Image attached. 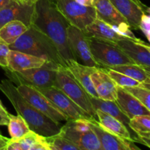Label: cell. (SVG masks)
<instances>
[{"label": "cell", "instance_id": "1f68e13d", "mask_svg": "<svg viewBox=\"0 0 150 150\" xmlns=\"http://www.w3.org/2000/svg\"><path fill=\"white\" fill-rule=\"evenodd\" d=\"M139 29L143 32L146 39L150 40V17L149 13H145L143 14L139 23Z\"/></svg>", "mask_w": 150, "mask_h": 150}, {"label": "cell", "instance_id": "ba28073f", "mask_svg": "<svg viewBox=\"0 0 150 150\" xmlns=\"http://www.w3.org/2000/svg\"><path fill=\"white\" fill-rule=\"evenodd\" d=\"M16 89L28 103L53 121L62 124L69 120L68 117L63 111L34 86L19 84L16 86Z\"/></svg>", "mask_w": 150, "mask_h": 150}, {"label": "cell", "instance_id": "484cf974", "mask_svg": "<svg viewBox=\"0 0 150 150\" xmlns=\"http://www.w3.org/2000/svg\"><path fill=\"white\" fill-rule=\"evenodd\" d=\"M129 126L141 138L144 145L150 147V115H139L133 117L130 120Z\"/></svg>", "mask_w": 150, "mask_h": 150}, {"label": "cell", "instance_id": "277c9868", "mask_svg": "<svg viewBox=\"0 0 150 150\" xmlns=\"http://www.w3.org/2000/svg\"><path fill=\"white\" fill-rule=\"evenodd\" d=\"M59 64L45 61L42 65L36 68L27 69L21 71H10L6 76L10 81L19 84H26L36 88H45L54 86Z\"/></svg>", "mask_w": 150, "mask_h": 150}, {"label": "cell", "instance_id": "e575fe53", "mask_svg": "<svg viewBox=\"0 0 150 150\" xmlns=\"http://www.w3.org/2000/svg\"><path fill=\"white\" fill-rule=\"evenodd\" d=\"M10 139H7V137H4L2 135L0 134V150H5L6 146L7 145Z\"/></svg>", "mask_w": 150, "mask_h": 150}, {"label": "cell", "instance_id": "8d00e7d4", "mask_svg": "<svg viewBox=\"0 0 150 150\" xmlns=\"http://www.w3.org/2000/svg\"><path fill=\"white\" fill-rule=\"evenodd\" d=\"M9 1H10V0H0V9L5 6Z\"/></svg>", "mask_w": 150, "mask_h": 150}, {"label": "cell", "instance_id": "5bb4252c", "mask_svg": "<svg viewBox=\"0 0 150 150\" xmlns=\"http://www.w3.org/2000/svg\"><path fill=\"white\" fill-rule=\"evenodd\" d=\"M86 120L98 137L102 150H140V148L137 147L132 141L108 132L95 119L88 118Z\"/></svg>", "mask_w": 150, "mask_h": 150}, {"label": "cell", "instance_id": "ac0fdd59", "mask_svg": "<svg viewBox=\"0 0 150 150\" xmlns=\"http://www.w3.org/2000/svg\"><path fill=\"white\" fill-rule=\"evenodd\" d=\"M91 80L98 98L105 100L115 101L117 85L103 69H95L91 74Z\"/></svg>", "mask_w": 150, "mask_h": 150}, {"label": "cell", "instance_id": "9a60e30c", "mask_svg": "<svg viewBox=\"0 0 150 150\" xmlns=\"http://www.w3.org/2000/svg\"><path fill=\"white\" fill-rule=\"evenodd\" d=\"M116 45L136 64L150 71V47L141 40L125 38L116 42Z\"/></svg>", "mask_w": 150, "mask_h": 150}, {"label": "cell", "instance_id": "83f0119b", "mask_svg": "<svg viewBox=\"0 0 150 150\" xmlns=\"http://www.w3.org/2000/svg\"><path fill=\"white\" fill-rule=\"evenodd\" d=\"M8 117L9 122L7 127L11 139L16 140L20 139L30 130L29 125L21 116L19 114L14 116L9 113Z\"/></svg>", "mask_w": 150, "mask_h": 150}, {"label": "cell", "instance_id": "d4e9b609", "mask_svg": "<svg viewBox=\"0 0 150 150\" xmlns=\"http://www.w3.org/2000/svg\"><path fill=\"white\" fill-rule=\"evenodd\" d=\"M108 68L126 75L128 77L138 81L140 83L150 84V71L139 64H120V65L111 66Z\"/></svg>", "mask_w": 150, "mask_h": 150}, {"label": "cell", "instance_id": "d6986e66", "mask_svg": "<svg viewBox=\"0 0 150 150\" xmlns=\"http://www.w3.org/2000/svg\"><path fill=\"white\" fill-rule=\"evenodd\" d=\"M90 100L95 110H100V111L112 116L113 117H114L117 120L121 122L123 125H125V126L130 132L133 142H137V143L144 144V142H142L141 138L130 129V126H129L130 119L120 110L115 101L105 100H102L99 98L92 96H90Z\"/></svg>", "mask_w": 150, "mask_h": 150}, {"label": "cell", "instance_id": "4316f807", "mask_svg": "<svg viewBox=\"0 0 150 150\" xmlns=\"http://www.w3.org/2000/svg\"><path fill=\"white\" fill-rule=\"evenodd\" d=\"M28 29L29 27L18 21H10L0 28V38L10 45Z\"/></svg>", "mask_w": 150, "mask_h": 150}, {"label": "cell", "instance_id": "52a82bcc", "mask_svg": "<svg viewBox=\"0 0 150 150\" xmlns=\"http://www.w3.org/2000/svg\"><path fill=\"white\" fill-rule=\"evenodd\" d=\"M89 48L94 59L101 67L135 64L114 42L88 37Z\"/></svg>", "mask_w": 150, "mask_h": 150}, {"label": "cell", "instance_id": "74e56055", "mask_svg": "<svg viewBox=\"0 0 150 150\" xmlns=\"http://www.w3.org/2000/svg\"><path fill=\"white\" fill-rule=\"evenodd\" d=\"M21 1H25V2L29 3V4H35L38 0H21Z\"/></svg>", "mask_w": 150, "mask_h": 150}, {"label": "cell", "instance_id": "ffe728a7", "mask_svg": "<svg viewBox=\"0 0 150 150\" xmlns=\"http://www.w3.org/2000/svg\"><path fill=\"white\" fill-rule=\"evenodd\" d=\"M64 68L80 83L89 96L98 98L91 80V74L96 69L95 67L83 65L74 59H69L66 62V67Z\"/></svg>", "mask_w": 150, "mask_h": 150}, {"label": "cell", "instance_id": "7a4b0ae2", "mask_svg": "<svg viewBox=\"0 0 150 150\" xmlns=\"http://www.w3.org/2000/svg\"><path fill=\"white\" fill-rule=\"evenodd\" d=\"M0 91L10 100L18 114L24 119L31 130L45 137L59 133L62 125L53 121L32 106L19 93L13 82L1 80Z\"/></svg>", "mask_w": 150, "mask_h": 150}, {"label": "cell", "instance_id": "30bf717a", "mask_svg": "<svg viewBox=\"0 0 150 150\" xmlns=\"http://www.w3.org/2000/svg\"><path fill=\"white\" fill-rule=\"evenodd\" d=\"M67 38L69 48L75 61L88 67L102 68L94 59L89 48L88 37L83 30L70 24L67 29Z\"/></svg>", "mask_w": 150, "mask_h": 150}, {"label": "cell", "instance_id": "44dd1931", "mask_svg": "<svg viewBox=\"0 0 150 150\" xmlns=\"http://www.w3.org/2000/svg\"><path fill=\"white\" fill-rule=\"evenodd\" d=\"M46 61L40 57L21 51L10 50L7 56V67L10 71H21L31 68L40 67Z\"/></svg>", "mask_w": 150, "mask_h": 150}, {"label": "cell", "instance_id": "2e32d148", "mask_svg": "<svg viewBox=\"0 0 150 150\" xmlns=\"http://www.w3.org/2000/svg\"><path fill=\"white\" fill-rule=\"evenodd\" d=\"M122 16L127 21L131 29H139L143 14L149 13V8L140 0H109Z\"/></svg>", "mask_w": 150, "mask_h": 150}, {"label": "cell", "instance_id": "836d02e7", "mask_svg": "<svg viewBox=\"0 0 150 150\" xmlns=\"http://www.w3.org/2000/svg\"><path fill=\"white\" fill-rule=\"evenodd\" d=\"M8 111L6 109L0 111V125H7L9 122Z\"/></svg>", "mask_w": 150, "mask_h": 150}, {"label": "cell", "instance_id": "f35d334b", "mask_svg": "<svg viewBox=\"0 0 150 150\" xmlns=\"http://www.w3.org/2000/svg\"><path fill=\"white\" fill-rule=\"evenodd\" d=\"M4 109H5V108H4V107L3 106L2 103H1V100H0V111H1V110H4Z\"/></svg>", "mask_w": 150, "mask_h": 150}, {"label": "cell", "instance_id": "8992f818", "mask_svg": "<svg viewBox=\"0 0 150 150\" xmlns=\"http://www.w3.org/2000/svg\"><path fill=\"white\" fill-rule=\"evenodd\" d=\"M86 120H68L62 125L59 133L76 145L79 150H102L98 137Z\"/></svg>", "mask_w": 150, "mask_h": 150}, {"label": "cell", "instance_id": "9c48e42d", "mask_svg": "<svg viewBox=\"0 0 150 150\" xmlns=\"http://www.w3.org/2000/svg\"><path fill=\"white\" fill-rule=\"evenodd\" d=\"M56 4L70 24L81 30L97 18L93 6L83 5L75 0H56Z\"/></svg>", "mask_w": 150, "mask_h": 150}, {"label": "cell", "instance_id": "7402d4cb", "mask_svg": "<svg viewBox=\"0 0 150 150\" xmlns=\"http://www.w3.org/2000/svg\"><path fill=\"white\" fill-rule=\"evenodd\" d=\"M5 150H49V148L45 136L30 130L20 139H10Z\"/></svg>", "mask_w": 150, "mask_h": 150}, {"label": "cell", "instance_id": "4dcf8cb0", "mask_svg": "<svg viewBox=\"0 0 150 150\" xmlns=\"http://www.w3.org/2000/svg\"><path fill=\"white\" fill-rule=\"evenodd\" d=\"M133 97L139 100L147 109L150 110V89L144 86H135L122 87Z\"/></svg>", "mask_w": 150, "mask_h": 150}, {"label": "cell", "instance_id": "6da1fadb", "mask_svg": "<svg viewBox=\"0 0 150 150\" xmlns=\"http://www.w3.org/2000/svg\"><path fill=\"white\" fill-rule=\"evenodd\" d=\"M32 25L53 41L65 63L73 59L67 38L70 23L59 10L56 0H38L35 2Z\"/></svg>", "mask_w": 150, "mask_h": 150}, {"label": "cell", "instance_id": "d590c367", "mask_svg": "<svg viewBox=\"0 0 150 150\" xmlns=\"http://www.w3.org/2000/svg\"><path fill=\"white\" fill-rule=\"evenodd\" d=\"M75 1L85 6H92V2H93V0H75Z\"/></svg>", "mask_w": 150, "mask_h": 150}, {"label": "cell", "instance_id": "5b68a950", "mask_svg": "<svg viewBox=\"0 0 150 150\" xmlns=\"http://www.w3.org/2000/svg\"><path fill=\"white\" fill-rule=\"evenodd\" d=\"M54 86L62 91L75 103L86 111L89 117L98 120L90 96L62 65L59 66Z\"/></svg>", "mask_w": 150, "mask_h": 150}, {"label": "cell", "instance_id": "f1b7e54d", "mask_svg": "<svg viewBox=\"0 0 150 150\" xmlns=\"http://www.w3.org/2000/svg\"><path fill=\"white\" fill-rule=\"evenodd\" d=\"M104 70L106 72L107 74L111 77V79L115 82L117 86L121 87H128V86H144L150 89V84L148 83H142L139 82L138 81L128 77L126 75L122 74L121 73L115 71L114 70L108 68V67H103Z\"/></svg>", "mask_w": 150, "mask_h": 150}, {"label": "cell", "instance_id": "f546056e", "mask_svg": "<svg viewBox=\"0 0 150 150\" xmlns=\"http://www.w3.org/2000/svg\"><path fill=\"white\" fill-rule=\"evenodd\" d=\"M49 150H79V147L59 133L45 137Z\"/></svg>", "mask_w": 150, "mask_h": 150}, {"label": "cell", "instance_id": "3957f363", "mask_svg": "<svg viewBox=\"0 0 150 150\" xmlns=\"http://www.w3.org/2000/svg\"><path fill=\"white\" fill-rule=\"evenodd\" d=\"M10 50L21 51L40 57L66 67L64 59L57 46L48 36L32 25L13 43L9 45Z\"/></svg>", "mask_w": 150, "mask_h": 150}, {"label": "cell", "instance_id": "d6a6232c", "mask_svg": "<svg viewBox=\"0 0 150 150\" xmlns=\"http://www.w3.org/2000/svg\"><path fill=\"white\" fill-rule=\"evenodd\" d=\"M10 50L9 45L0 38V66L1 67H7V56Z\"/></svg>", "mask_w": 150, "mask_h": 150}, {"label": "cell", "instance_id": "8fae6325", "mask_svg": "<svg viewBox=\"0 0 150 150\" xmlns=\"http://www.w3.org/2000/svg\"><path fill=\"white\" fill-rule=\"evenodd\" d=\"M92 6L96 11L97 18L110 25L123 36L133 40H139L130 30L131 29L127 21L109 0H93Z\"/></svg>", "mask_w": 150, "mask_h": 150}, {"label": "cell", "instance_id": "603a6c76", "mask_svg": "<svg viewBox=\"0 0 150 150\" xmlns=\"http://www.w3.org/2000/svg\"><path fill=\"white\" fill-rule=\"evenodd\" d=\"M83 32L87 37L114 43H116L120 40L127 38V37L122 35L110 25L98 18L95 19L92 23L86 26Z\"/></svg>", "mask_w": 150, "mask_h": 150}, {"label": "cell", "instance_id": "4fadbf2b", "mask_svg": "<svg viewBox=\"0 0 150 150\" xmlns=\"http://www.w3.org/2000/svg\"><path fill=\"white\" fill-rule=\"evenodd\" d=\"M36 89L50 100L57 108L63 111L68 117L69 120L92 118L86 111L81 108L67 95L56 86H51Z\"/></svg>", "mask_w": 150, "mask_h": 150}, {"label": "cell", "instance_id": "7c38bea8", "mask_svg": "<svg viewBox=\"0 0 150 150\" xmlns=\"http://www.w3.org/2000/svg\"><path fill=\"white\" fill-rule=\"evenodd\" d=\"M35 13V3L29 4L21 0H10L0 9V28L13 21H18L29 27L33 23Z\"/></svg>", "mask_w": 150, "mask_h": 150}, {"label": "cell", "instance_id": "cb8c5ba5", "mask_svg": "<svg viewBox=\"0 0 150 150\" xmlns=\"http://www.w3.org/2000/svg\"><path fill=\"white\" fill-rule=\"evenodd\" d=\"M95 111H96L97 117H98V123L103 128H105L110 133H114L120 137L133 142V139H132L130 132L121 122L117 120L112 116L99 109H96Z\"/></svg>", "mask_w": 150, "mask_h": 150}, {"label": "cell", "instance_id": "e0dca14e", "mask_svg": "<svg viewBox=\"0 0 150 150\" xmlns=\"http://www.w3.org/2000/svg\"><path fill=\"white\" fill-rule=\"evenodd\" d=\"M115 102L120 110L130 120L136 116L150 115V110L147 109L139 100L120 86L117 87Z\"/></svg>", "mask_w": 150, "mask_h": 150}]
</instances>
